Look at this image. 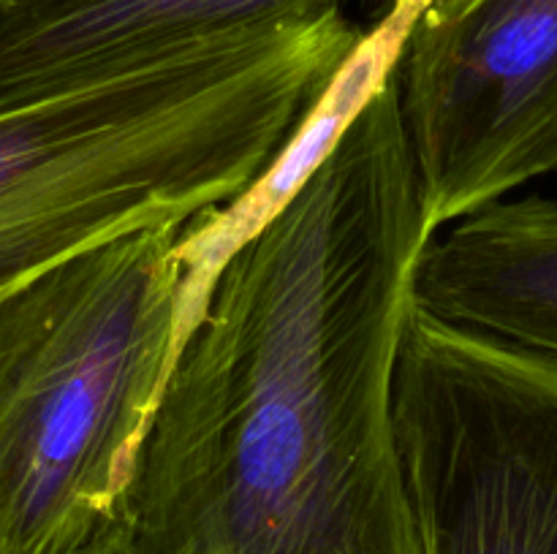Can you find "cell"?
I'll use <instances>...</instances> for the list:
<instances>
[{
	"label": "cell",
	"instance_id": "obj_9",
	"mask_svg": "<svg viewBox=\"0 0 557 554\" xmlns=\"http://www.w3.org/2000/svg\"><path fill=\"white\" fill-rule=\"evenodd\" d=\"M109 554H128V549H125V543H123V541H120V543H117V546H114V549H112V552H109Z\"/></svg>",
	"mask_w": 557,
	"mask_h": 554
},
{
	"label": "cell",
	"instance_id": "obj_2",
	"mask_svg": "<svg viewBox=\"0 0 557 554\" xmlns=\"http://www.w3.org/2000/svg\"><path fill=\"white\" fill-rule=\"evenodd\" d=\"M368 36L332 3L0 109V299L87 250L248 196Z\"/></svg>",
	"mask_w": 557,
	"mask_h": 554
},
{
	"label": "cell",
	"instance_id": "obj_8",
	"mask_svg": "<svg viewBox=\"0 0 557 554\" xmlns=\"http://www.w3.org/2000/svg\"><path fill=\"white\" fill-rule=\"evenodd\" d=\"M44 3H58V0H0V11L27 9V5H44Z\"/></svg>",
	"mask_w": 557,
	"mask_h": 554
},
{
	"label": "cell",
	"instance_id": "obj_6",
	"mask_svg": "<svg viewBox=\"0 0 557 554\" xmlns=\"http://www.w3.org/2000/svg\"><path fill=\"white\" fill-rule=\"evenodd\" d=\"M332 3L346 0H58L0 11V109L98 85Z\"/></svg>",
	"mask_w": 557,
	"mask_h": 554
},
{
	"label": "cell",
	"instance_id": "obj_7",
	"mask_svg": "<svg viewBox=\"0 0 557 554\" xmlns=\"http://www.w3.org/2000/svg\"><path fill=\"white\" fill-rule=\"evenodd\" d=\"M417 304L557 362V201L500 199L435 234Z\"/></svg>",
	"mask_w": 557,
	"mask_h": 554
},
{
	"label": "cell",
	"instance_id": "obj_3",
	"mask_svg": "<svg viewBox=\"0 0 557 554\" xmlns=\"http://www.w3.org/2000/svg\"><path fill=\"white\" fill-rule=\"evenodd\" d=\"M196 223L114 239L0 299V554H109L123 541L188 329Z\"/></svg>",
	"mask_w": 557,
	"mask_h": 554
},
{
	"label": "cell",
	"instance_id": "obj_5",
	"mask_svg": "<svg viewBox=\"0 0 557 554\" xmlns=\"http://www.w3.org/2000/svg\"><path fill=\"white\" fill-rule=\"evenodd\" d=\"M392 68L433 237L557 172V0H428Z\"/></svg>",
	"mask_w": 557,
	"mask_h": 554
},
{
	"label": "cell",
	"instance_id": "obj_4",
	"mask_svg": "<svg viewBox=\"0 0 557 554\" xmlns=\"http://www.w3.org/2000/svg\"><path fill=\"white\" fill-rule=\"evenodd\" d=\"M397 440L424 554H557V362L411 313Z\"/></svg>",
	"mask_w": 557,
	"mask_h": 554
},
{
	"label": "cell",
	"instance_id": "obj_1",
	"mask_svg": "<svg viewBox=\"0 0 557 554\" xmlns=\"http://www.w3.org/2000/svg\"><path fill=\"white\" fill-rule=\"evenodd\" d=\"M218 266L128 492V554H424L397 364L433 231L392 63Z\"/></svg>",
	"mask_w": 557,
	"mask_h": 554
}]
</instances>
